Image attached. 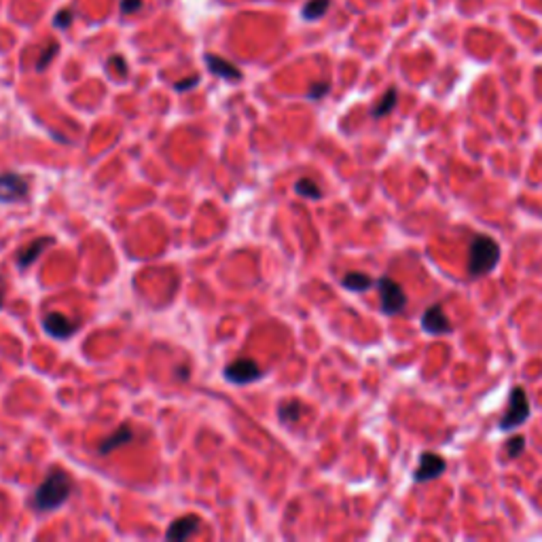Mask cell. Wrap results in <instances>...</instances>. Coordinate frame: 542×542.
<instances>
[{
  "instance_id": "obj_1",
  "label": "cell",
  "mask_w": 542,
  "mask_h": 542,
  "mask_svg": "<svg viewBox=\"0 0 542 542\" xmlns=\"http://www.w3.org/2000/svg\"><path fill=\"white\" fill-rule=\"evenodd\" d=\"M75 481L70 479L68 472L64 470H51L45 481L36 487V492L32 496V504L36 511H56L60 509L72 494Z\"/></svg>"
},
{
  "instance_id": "obj_2",
  "label": "cell",
  "mask_w": 542,
  "mask_h": 542,
  "mask_svg": "<svg viewBox=\"0 0 542 542\" xmlns=\"http://www.w3.org/2000/svg\"><path fill=\"white\" fill-rule=\"evenodd\" d=\"M500 263V246L490 235H477L468 248V274L481 278Z\"/></svg>"
},
{
  "instance_id": "obj_3",
  "label": "cell",
  "mask_w": 542,
  "mask_h": 542,
  "mask_svg": "<svg viewBox=\"0 0 542 542\" xmlns=\"http://www.w3.org/2000/svg\"><path fill=\"white\" fill-rule=\"evenodd\" d=\"M377 291H379V299H382V311L388 313V316H396L405 309L407 305V295L405 291L401 288V284L388 276L379 278L375 282Z\"/></svg>"
},
{
  "instance_id": "obj_4",
  "label": "cell",
  "mask_w": 542,
  "mask_h": 542,
  "mask_svg": "<svg viewBox=\"0 0 542 542\" xmlns=\"http://www.w3.org/2000/svg\"><path fill=\"white\" fill-rule=\"evenodd\" d=\"M223 373H225L227 382H231L235 386H246V384L258 382V379L263 377V369L252 358H238V360L229 362L223 369Z\"/></svg>"
},
{
  "instance_id": "obj_5",
  "label": "cell",
  "mask_w": 542,
  "mask_h": 542,
  "mask_svg": "<svg viewBox=\"0 0 542 542\" xmlns=\"http://www.w3.org/2000/svg\"><path fill=\"white\" fill-rule=\"evenodd\" d=\"M529 417V398L523 388H515L509 398V411L500 419V430H511L521 426Z\"/></svg>"
},
{
  "instance_id": "obj_6",
  "label": "cell",
  "mask_w": 542,
  "mask_h": 542,
  "mask_svg": "<svg viewBox=\"0 0 542 542\" xmlns=\"http://www.w3.org/2000/svg\"><path fill=\"white\" fill-rule=\"evenodd\" d=\"M30 193V183L26 176L17 172L0 174V203H17L24 201Z\"/></svg>"
},
{
  "instance_id": "obj_7",
  "label": "cell",
  "mask_w": 542,
  "mask_h": 542,
  "mask_svg": "<svg viewBox=\"0 0 542 542\" xmlns=\"http://www.w3.org/2000/svg\"><path fill=\"white\" fill-rule=\"evenodd\" d=\"M42 329L53 339H70L79 331V322L70 320L60 311H51L42 318Z\"/></svg>"
},
{
  "instance_id": "obj_8",
  "label": "cell",
  "mask_w": 542,
  "mask_h": 542,
  "mask_svg": "<svg viewBox=\"0 0 542 542\" xmlns=\"http://www.w3.org/2000/svg\"><path fill=\"white\" fill-rule=\"evenodd\" d=\"M445 468H447V462L441 456L432 454V451H426L419 458V466L413 472V479H415V483H426V481H432V479L441 477L445 472Z\"/></svg>"
},
{
  "instance_id": "obj_9",
  "label": "cell",
  "mask_w": 542,
  "mask_h": 542,
  "mask_svg": "<svg viewBox=\"0 0 542 542\" xmlns=\"http://www.w3.org/2000/svg\"><path fill=\"white\" fill-rule=\"evenodd\" d=\"M421 329L430 335H445L451 333V324L441 305H430L421 316Z\"/></svg>"
},
{
  "instance_id": "obj_10",
  "label": "cell",
  "mask_w": 542,
  "mask_h": 542,
  "mask_svg": "<svg viewBox=\"0 0 542 542\" xmlns=\"http://www.w3.org/2000/svg\"><path fill=\"white\" fill-rule=\"evenodd\" d=\"M206 60V66H208V70L212 72V75H216V77H221V79H225V81H242V72H240V68L235 66V64H231L229 60H223V58H219V56H208L203 58Z\"/></svg>"
},
{
  "instance_id": "obj_11",
  "label": "cell",
  "mask_w": 542,
  "mask_h": 542,
  "mask_svg": "<svg viewBox=\"0 0 542 542\" xmlns=\"http://www.w3.org/2000/svg\"><path fill=\"white\" fill-rule=\"evenodd\" d=\"M197 527H199V517L187 515V517H180V519L172 521V525H170L168 532H166V538H168V540H178V542H183V540H189V538L197 532Z\"/></svg>"
},
{
  "instance_id": "obj_12",
  "label": "cell",
  "mask_w": 542,
  "mask_h": 542,
  "mask_svg": "<svg viewBox=\"0 0 542 542\" xmlns=\"http://www.w3.org/2000/svg\"><path fill=\"white\" fill-rule=\"evenodd\" d=\"M56 244V238H36V240H32L20 254H17V267L20 269H26V267H30L40 254H42V250L45 248H49V246H53Z\"/></svg>"
},
{
  "instance_id": "obj_13",
  "label": "cell",
  "mask_w": 542,
  "mask_h": 542,
  "mask_svg": "<svg viewBox=\"0 0 542 542\" xmlns=\"http://www.w3.org/2000/svg\"><path fill=\"white\" fill-rule=\"evenodd\" d=\"M132 441H134V430H132L130 426H121L117 432H113L111 437H106V439L100 443L98 454H100V456H108L111 451H115V449H119V447H123V445H127V443H132Z\"/></svg>"
},
{
  "instance_id": "obj_14",
  "label": "cell",
  "mask_w": 542,
  "mask_h": 542,
  "mask_svg": "<svg viewBox=\"0 0 542 542\" xmlns=\"http://www.w3.org/2000/svg\"><path fill=\"white\" fill-rule=\"evenodd\" d=\"M341 284H343V288H348V291L364 293V291H369L375 282H373V278L360 274V271H352V274H348V276L341 280Z\"/></svg>"
},
{
  "instance_id": "obj_15",
  "label": "cell",
  "mask_w": 542,
  "mask_h": 542,
  "mask_svg": "<svg viewBox=\"0 0 542 542\" xmlns=\"http://www.w3.org/2000/svg\"><path fill=\"white\" fill-rule=\"evenodd\" d=\"M396 100H398V91L392 87V89H388L386 93H384V98L377 102V106L371 111V115L375 117V119H382V117H386L392 108L396 106Z\"/></svg>"
},
{
  "instance_id": "obj_16",
  "label": "cell",
  "mask_w": 542,
  "mask_h": 542,
  "mask_svg": "<svg viewBox=\"0 0 542 542\" xmlns=\"http://www.w3.org/2000/svg\"><path fill=\"white\" fill-rule=\"evenodd\" d=\"M329 7H331V0H309V3H305V7H303V17L309 22L320 20L329 11Z\"/></svg>"
},
{
  "instance_id": "obj_17",
  "label": "cell",
  "mask_w": 542,
  "mask_h": 542,
  "mask_svg": "<svg viewBox=\"0 0 542 542\" xmlns=\"http://www.w3.org/2000/svg\"><path fill=\"white\" fill-rule=\"evenodd\" d=\"M301 403H297V401H286L280 409H278V417H280V421H284V424H295V421H299V417H301Z\"/></svg>"
},
{
  "instance_id": "obj_18",
  "label": "cell",
  "mask_w": 542,
  "mask_h": 542,
  "mask_svg": "<svg viewBox=\"0 0 542 542\" xmlns=\"http://www.w3.org/2000/svg\"><path fill=\"white\" fill-rule=\"evenodd\" d=\"M295 191H297L301 197H307V199H320V197H322L320 187H318L311 178H299V180L295 183Z\"/></svg>"
},
{
  "instance_id": "obj_19",
  "label": "cell",
  "mask_w": 542,
  "mask_h": 542,
  "mask_svg": "<svg viewBox=\"0 0 542 542\" xmlns=\"http://www.w3.org/2000/svg\"><path fill=\"white\" fill-rule=\"evenodd\" d=\"M58 51H60V45H58V42H51V45L45 49V53H40V58H38V62H36V70H38V72L45 70V68L51 64V60L58 56Z\"/></svg>"
},
{
  "instance_id": "obj_20",
  "label": "cell",
  "mask_w": 542,
  "mask_h": 542,
  "mask_svg": "<svg viewBox=\"0 0 542 542\" xmlns=\"http://www.w3.org/2000/svg\"><path fill=\"white\" fill-rule=\"evenodd\" d=\"M525 449V439L523 437H513L506 445V451H509V458H519V454Z\"/></svg>"
},
{
  "instance_id": "obj_21",
  "label": "cell",
  "mask_w": 542,
  "mask_h": 542,
  "mask_svg": "<svg viewBox=\"0 0 542 542\" xmlns=\"http://www.w3.org/2000/svg\"><path fill=\"white\" fill-rule=\"evenodd\" d=\"M72 20H75V13L66 9V11H60L56 17H53V26H56V28H68L72 24Z\"/></svg>"
},
{
  "instance_id": "obj_22",
  "label": "cell",
  "mask_w": 542,
  "mask_h": 542,
  "mask_svg": "<svg viewBox=\"0 0 542 542\" xmlns=\"http://www.w3.org/2000/svg\"><path fill=\"white\" fill-rule=\"evenodd\" d=\"M329 89H331L329 83H316V85H311V89L307 91V98H311V100H322L324 95L329 93Z\"/></svg>"
},
{
  "instance_id": "obj_23",
  "label": "cell",
  "mask_w": 542,
  "mask_h": 542,
  "mask_svg": "<svg viewBox=\"0 0 542 542\" xmlns=\"http://www.w3.org/2000/svg\"><path fill=\"white\" fill-rule=\"evenodd\" d=\"M142 7V0H121V11L123 13H136Z\"/></svg>"
},
{
  "instance_id": "obj_24",
  "label": "cell",
  "mask_w": 542,
  "mask_h": 542,
  "mask_svg": "<svg viewBox=\"0 0 542 542\" xmlns=\"http://www.w3.org/2000/svg\"><path fill=\"white\" fill-rule=\"evenodd\" d=\"M197 83H199V77H189V79H185V81H178V83L174 85V89H176V91H187V89H193Z\"/></svg>"
},
{
  "instance_id": "obj_25",
  "label": "cell",
  "mask_w": 542,
  "mask_h": 542,
  "mask_svg": "<svg viewBox=\"0 0 542 542\" xmlns=\"http://www.w3.org/2000/svg\"><path fill=\"white\" fill-rule=\"evenodd\" d=\"M5 299H7V284H5V278L0 276V309L5 307Z\"/></svg>"
}]
</instances>
